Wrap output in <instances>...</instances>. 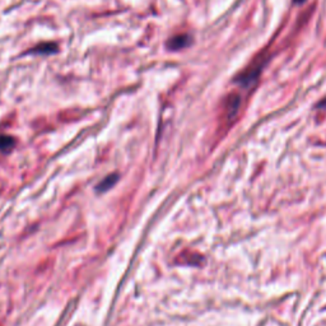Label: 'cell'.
Returning a JSON list of instances; mask_svg holds the SVG:
<instances>
[{
    "label": "cell",
    "mask_w": 326,
    "mask_h": 326,
    "mask_svg": "<svg viewBox=\"0 0 326 326\" xmlns=\"http://www.w3.org/2000/svg\"><path fill=\"white\" fill-rule=\"evenodd\" d=\"M15 140L12 136L8 135H0V152L8 153L12 150V148L14 147Z\"/></svg>",
    "instance_id": "obj_3"
},
{
    "label": "cell",
    "mask_w": 326,
    "mask_h": 326,
    "mask_svg": "<svg viewBox=\"0 0 326 326\" xmlns=\"http://www.w3.org/2000/svg\"><path fill=\"white\" fill-rule=\"evenodd\" d=\"M118 179H119V176L116 174H112V175H110V176H107L106 179L102 180V181L100 182V185L97 186V191L103 193V191H106V190H109V189H111L112 186L116 184Z\"/></svg>",
    "instance_id": "obj_2"
},
{
    "label": "cell",
    "mask_w": 326,
    "mask_h": 326,
    "mask_svg": "<svg viewBox=\"0 0 326 326\" xmlns=\"http://www.w3.org/2000/svg\"><path fill=\"white\" fill-rule=\"evenodd\" d=\"M294 1H296V3H303L305 0H294Z\"/></svg>",
    "instance_id": "obj_5"
},
{
    "label": "cell",
    "mask_w": 326,
    "mask_h": 326,
    "mask_svg": "<svg viewBox=\"0 0 326 326\" xmlns=\"http://www.w3.org/2000/svg\"><path fill=\"white\" fill-rule=\"evenodd\" d=\"M191 38L189 37L188 35H180L176 36V37L171 38L170 41H168L167 47L170 50H180V49H184V47L188 46L190 44Z\"/></svg>",
    "instance_id": "obj_1"
},
{
    "label": "cell",
    "mask_w": 326,
    "mask_h": 326,
    "mask_svg": "<svg viewBox=\"0 0 326 326\" xmlns=\"http://www.w3.org/2000/svg\"><path fill=\"white\" fill-rule=\"evenodd\" d=\"M58 49L56 45L54 44H47V45H42L40 47H35L33 50H31L32 53H41V54H46V53H55V50Z\"/></svg>",
    "instance_id": "obj_4"
}]
</instances>
